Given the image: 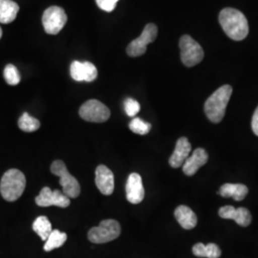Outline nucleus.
Returning a JSON list of instances; mask_svg holds the SVG:
<instances>
[{
	"instance_id": "obj_14",
	"label": "nucleus",
	"mask_w": 258,
	"mask_h": 258,
	"mask_svg": "<svg viewBox=\"0 0 258 258\" xmlns=\"http://www.w3.org/2000/svg\"><path fill=\"white\" fill-rule=\"evenodd\" d=\"M218 213L221 218L232 219L241 227H248L251 222V214L246 208L235 209L232 206H224Z\"/></svg>"
},
{
	"instance_id": "obj_9",
	"label": "nucleus",
	"mask_w": 258,
	"mask_h": 258,
	"mask_svg": "<svg viewBox=\"0 0 258 258\" xmlns=\"http://www.w3.org/2000/svg\"><path fill=\"white\" fill-rule=\"evenodd\" d=\"M67 22V16L64 10L58 6H52L45 10L42 16V24L49 35L58 34Z\"/></svg>"
},
{
	"instance_id": "obj_1",
	"label": "nucleus",
	"mask_w": 258,
	"mask_h": 258,
	"mask_svg": "<svg viewBox=\"0 0 258 258\" xmlns=\"http://www.w3.org/2000/svg\"><path fill=\"white\" fill-rule=\"evenodd\" d=\"M219 23L228 37L233 40H243L249 34V23L240 11L225 8L219 14Z\"/></svg>"
},
{
	"instance_id": "obj_29",
	"label": "nucleus",
	"mask_w": 258,
	"mask_h": 258,
	"mask_svg": "<svg viewBox=\"0 0 258 258\" xmlns=\"http://www.w3.org/2000/svg\"><path fill=\"white\" fill-rule=\"evenodd\" d=\"M2 37V30H1V28H0V38Z\"/></svg>"
},
{
	"instance_id": "obj_28",
	"label": "nucleus",
	"mask_w": 258,
	"mask_h": 258,
	"mask_svg": "<svg viewBox=\"0 0 258 258\" xmlns=\"http://www.w3.org/2000/svg\"><path fill=\"white\" fill-rule=\"evenodd\" d=\"M251 128L253 133L258 136V106L253 113L252 116V120H251Z\"/></svg>"
},
{
	"instance_id": "obj_6",
	"label": "nucleus",
	"mask_w": 258,
	"mask_h": 258,
	"mask_svg": "<svg viewBox=\"0 0 258 258\" xmlns=\"http://www.w3.org/2000/svg\"><path fill=\"white\" fill-rule=\"evenodd\" d=\"M179 47L181 50V60L186 67H194L203 60V48L190 36L184 35L181 37Z\"/></svg>"
},
{
	"instance_id": "obj_8",
	"label": "nucleus",
	"mask_w": 258,
	"mask_h": 258,
	"mask_svg": "<svg viewBox=\"0 0 258 258\" xmlns=\"http://www.w3.org/2000/svg\"><path fill=\"white\" fill-rule=\"evenodd\" d=\"M158 35V28L153 23H148L145 27L142 35L131 41L126 48V53L129 56H140L147 52L148 43L153 42L156 39Z\"/></svg>"
},
{
	"instance_id": "obj_11",
	"label": "nucleus",
	"mask_w": 258,
	"mask_h": 258,
	"mask_svg": "<svg viewBox=\"0 0 258 258\" xmlns=\"http://www.w3.org/2000/svg\"><path fill=\"white\" fill-rule=\"evenodd\" d=\"M70 74L76 82L92 83L98 77V70L91 62H81L76 60L70 66Z\"/></svg>"
},
{
	"instance_id": "obj_21",
	"label": "nucleus",
	"mask_w": 258,
	"mask_h": 258,
	"mask_svg": "<svg viewBox=\"0 0 258 258\" xmlns=\"http://www.w3.org/2000/svg\"><path fill=\"white\" fill-rule=\"evenodd\" d=\"M33 230L42 241H46L52 232V224L46 216H38L33 223Z\"/></svg>"
},
{
	"instance_id": "obj_25",
	"label": "nucleus",
	"mask_w": 258,
	"mask_h": 258,
	"mask_svg": "<svg viewBox=\"0 0 258 258\" xmlns=\"http://www.w3.org/2000/svg\"><path fill=\"white\" fill-rule=\"evenodd\" d=\"M4 79L9 85L19 84L20 83V74L18 68L15 65H6L4 69Z\"/></svg>"
},
{
	"instance_id": "obj_12",
	"label": "nucleus",
	"mask_w": 258,
	"mask_h": 258,
	"mask_svg": "<svg viewBox=\"0 0 258 258\" xmlns=\"http://www.w3.org/2000/svg\"><path fill=\"white\" fill-rule=\"evenodd\" d=\"M95 175V183L101 194L106 196L113 194L115 187V180L111 169L104 165H100L96 168Z\"/></svg>"
},
{
	"instance_id": "obj_27",
	"label": "nucleus",
	"mask_w": 258,
	"mask_h": 258,
	"mask_svg": "<svg viewBox=\"0 0 258 258\" xmlns=\"http://www.w3.org/2000/svg\"><path fill=\"white\" fill-rule=\"evenodd\" d=\"M119 0H96L97 5L105 12H112L115 9Z\"/></svg>"
},
{
	"instance_id": "obj_20",
	"label": "nucleus",
	"mask_w": 258,
	"mask_h": 258,
	"mask_svg": "<svg viewBox=\"0 0 258 258\" xmlns=\"http://www.w3.org/2000/svg\"><path fill=\"white\" fill-rule=\"evenodd\" d=\"M192 252L197 257L219 258L221 256V249L213 243L208 245L197 243L192 248Z\"/></svg>"
},
{
	"instance_id": "obj_19",
	"label": "nucleus",
	"mask_w": 258,
	"mask_h": 258,
	"mask_svg": "<svg viewBox=\"0 0 258 258\" xmlns=\"http://www.w3.org/2000/svg\"><path fill=\"white\" fill-rule=\"evenodd\" d=\"M19 11V6L13 0H0V22H13Z\"/></svg>"
},
{
	"instance_id": "obj_2",
	"label": "nucleus",
	"mask_w": 258,
	"mask_h": 258,
	"mask_svg": "<svg viewBox=\"0 0 258 258\" xmlns=\"http://www.w3.org/2000/svg\"><path fill=\"white\" fill-rule=\"evenodd\" d=\"M231 94H232V87L231 85H223L218 88L212 96L205 102V113L208 119L214 122H220L226 113V109L228 103L230 102Z\"/></svg>"
},
{
	"instance_id": "obj_17",
	"label": "nucleus",
	"mask_w": 258,
	"mask_h": 258,
	"mask_svg": "<svg viewBox=\"0 0 258 258\" xmlns=\"http://www.w3.org/2000/svg\"><path fill=\"white\" fill-rule=\"evenodd\" d=\"M176 220L184 230H191L197 225V216L194 211L186 206H179L174 212Z\"/></svg>"
},
{
	"instance_id": "obj_13",
	"label": "nucleus",
	"mask_w": 258,
	"mask_h": 258,
	"mask_svg": "<svg viewBox=\"0 0 258 258\" xmlns=\"http://www.w3.org/2000/svg\"><path fill=\"white\" fill-rule=\"evenodd\" d=\"M126 199L131 204H140L145 198V188L143 184L142 177L134 172L128 176L126 185Z\"/></svg>"
},
{
	"instance_id": "obj_24",
	"label": "nucleus",
	"mask_w": 258,
	"mask_h": 258,
	"mask_svg": "<svg viewBox=\"0 0 258 258\" xmlns=\"http://www.w3.org/2000/svg\"><path fill=\"white\" fill-rule=\"evenodd\" d=\"M129 128L133 133L139 135H147L151 129V124L140 118H134L129 123Z\"/></svg>"
},
{
	"instance_id": "obj_16",
	"label": "nucleus",
	"mask_w": 258,
	"mask_h": 258,
	"mask_svg": "<svg viewBox=\"0 0 258 258\" xmlns=\"http://www.w3.org/2000/svg\"><path fill=\"white\" fill-rule=\"evenodd\" d=\"M191 151V145L185 137L178 139L175 149L169 158V165L173 168H178L184 165L185 160L189 157Z\"/></svg>"
},
{
	"instance_id": "obj_26",
	"label": "nucleus",
	"mask_w": 258,
	"mask_h": 258,
	"mask_svg": "<svg viewBox=\"0 0 258 258\" xmlns=\"http://www.w3.org/2000/svg\"><path fill=\"white\" fill-rule=\"evenodd\" d=\"M141 109V105L137 101L134 99L128 98L124 102V110L129 117H134L138 114Z\"/></svg>"
},
{
	"instance_id": "obj_3",
	"label": "nucleus",
	"mask_w": 258,
	"mask_h": 258,
	"mask_svg": "<svg viewBox=\"0 0 258 258\" xmlns=\"http://www.w3.org/2000/svg\"><path fill=\"white\" fill-rule=\"evenodd\" d=\"M26 187V178L19 169L7 170L1 178L0 194L4 200L15 202L23 194Z\"/></svg>"
},
{
	"instance_id": "obj_22",
	"label": "nucleus",
	"mask_w": 258,
	"mask_h": 258,
	"mask_svg": "<svg viewBox=\"0 0 258 258\" xmlns=\"http://www.w3.org/2000/svg\"><path fill=\"white\" fill-rule=\"evenodd\" d=\"M66 240H67L66 233L61 232L58 230H53L45 241V245L43 249L45 251H51L53 249H58L64 244Z\"/></svg>"
},
{
	"instance_id": "obj_4",
	"label": "nucleus",
	"mask_w": 258,
	"mask_h": 258,
	"mask_svg": "<svg viewBox=\"0 0 258 258\" xmlns=\"http://www.w3.org/2000/svg\"><path fill=\"white\" fill-rule=\"evenodd\" d=\"M51 172L59 177V184L62 186V192L71 198H77L81 194V185L79 181L71 175L64 163L61 160H55L51 165Z\"/></svg>"
},
{
	"instance_id": "obj_10",
	"label": "nucleus",
	"mask_w": 258,
	"mask_h": 258,
	"mask_svg": "<svg viewBox=\"0 0 258 258\" xmlns=\"http://www.w3.org/2000/svg\"><path fill=\"white\" fill-rule=\"evenodd\" d=\"M71 203L69 197L58 189L52 190L50 187L44 186L36 197V204L39 207L46 208L55 206L59 208H67Z\"/></svg>"
},
{
	"instance_id": "obj_7",
	"label": "nucleus",
	"mask_w": 258,
	"mask_h": 258,
	"mask_svg": "<svg viewBox=\"0 0 258 258\" xmlns=\"http://www.w3.org/2000/svg\"><path fill=\"white\" fill-rule=\"evenodd\" d=\"M79 114L81 118L91 122H103L109 119V108L98 100H89L81 106Z\"/></svg>"
},
{
	"instance_id": "obj_23",
	"label": "nucleus",
	"mask_w": 258,
	"mask_h": 258,
	"mask_svg": "<svg viewBox=\"0 0 258 258\" xmlns=\"http://www.w3.org/2000/svg\"><path fill=\"white\" fill-rule=\"evenodd\" d=\"M19 127L24 132H34L40 127V121L30 116L28 113H23L19 118Z\"/></svg>"
},
{
	"instance_id": "obj_18",
	"label": "nucleus",
	"mask_w": 258,
	"mask_h": 258,
	"mask_svg": "<svg viewBox=\"0 0 258 258\" xmlns=\"http://www.w3.org/2000/svg\"><path fill=\"white\" fill-rule=\"evenodd\" d=\"M249 192V188L243 184H224L220 187L219 194L225 198H233L235 201H242Z\"/></svg>"
},
{
	"instance_id": "obj_5",
	"label": "nucleus",
	"mask_w": 258,
	"mask_h": 258,
	"mask_svg": "<svg viewBox=\"0 0 258 258\" xmlns=\"http://www.w3.org/2000/svg\"><path fill=\"white\" fill-rule=\"evenodd\" d=\"M120 223L113 219L103 220L88 231V239L95 244H103L117 239L120 234Z\"/></svg>"
},
{
	"instance_id": "obj_15",
	"label": "nucleus",
	"mask_w": 258,
	"mask_h": 258,
	"mask_svg": "<svg viewBox=\"0 0 258 258\" xmlns=\"http://www.w3.org/2000/svg\"><path fill=\"white\" fill-rule=\"evenodd\" d=\"M208 160V152L204 148L195 149L192 154L185 160L184 165L182 166L184 174L187 176L194 175L201 166L207 164Z\"/></svg>"
}]
</instances>
